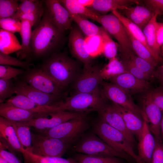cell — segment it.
Returning <instances> with one entry per match:
<instances>
[{"label":"cell","mask_w":163,"mask_h":163,"mask_svg":"<svg viewBox=\"0 0 163 163\" xmlns=\"http://www.w3.org/2000/svg\"><path fill=\"white\" fill-rule=\"evenodd\" d=\"M32 147L30 152L44 157H62L70 145L62 140L31 132Z\"/></svg>","instance_id":"ba28073f"},{"label":"cell","mask_w":163,"mask_h":163,"mask_svg":"<svg viewBox=\"0 0 163 163\" xmlns=\"http://www.w3.org/2000/svg\"><path fill=\"white\" fill-rule=\"evenodd\" d=\"M11 121L22 149L24 152H30L32 147V140L30 127L20 122Z\"/></svg>","instance_id":"4dcf8cb0"},{"label":"cell","mask_w":163,"mask_h":163,"mask_svg":"<svg viewBox=\"0 0 163 163\" xmlns=\"http://www.w3.org/2000/svg\"><path fill=\"white\" fill-rule=\"evenodd\" d=\"M68 46L71 54L83 63L84 68L91 66V57L86 50L85 37L77 27H72L70 29Z\"/></svg>","instance_id":"e0dca14e"},{"label":"cell","mask_w":163,"mask_h":163,"mask_svg":"<svg viewBox=\"0 0 163 163\" xmlns=\"http://www.w3.org/2000/svg\"><path fill=\"white\" fill-rule=\"evenodd\" d=\"M94 133L114 149L124 152L133 157L137 163L142 161L135 153L134 147L121 132L100 118L93 125Z\"/></svg>","instance_id":"277c9868"},{"label":"cell","mask_w":163,"mask_h":163,"mask_svg":"<svg viewBox=\"0 0 163 163\" xmlns=\"http://www.w3.org/2000/svg\"><path fill=\"white\" fill-rule=\"evenodd\" d=\"M121 61L127 72L139 79L146 81H148L151 78L136 67L129 60L121 59Z\"/></svg>","instance_id":"f6af8a7d"},{"label":"cell","mask_w":163,"mask_h":163,"mask_svg":"<svg viewBox=\"0 0 163 163\" xmlns=\"http://www.w3.org/2000/svg\"><path fill=\"white\" fill-rule=\"evenodd\" d=\"M153 101L163 111V86H161L147 91Z\"/></svg>","instance_id":"c3c4849f"},{"label":"cell","mask_w":163,"mask_h":163,"mask_svg":"<svg viewBox=\"0 0 163 163\" xmlns=\"http://www.w3.org/2000/svg\"><path fill=\"white\" fill-rule=\"evenodd\" d=\"M142 130L138 136V155L144 163H152L153 153L155 145V139L151 132L147 120L143 119Z\"/></svg>","instance_id":"d6986e66"},{"label":"cell","mask_w":163,"mask_h":163,"mask_svg":"<svg viewBox=\"0 0 163 163\" xmlns=\"http://www.w3.org/2000/svg\"><path fill=\"white\" fill-rule=\"evenodd\" d=\"M0 115L8 120L17 122H27L35 118L31 112L6 102L0 104Z\"/></svg>","instance_id":"603a6c76"},{"label":"cell","mask_w":163,"mask_h":163,"mask_svg":"<svg viewBox=\"0 0 163 163\" xmlns=\"http://www.w3.org/2000/svg\"><path fill=\"white\" fill-rule=\"evenodd\" d=\"M22 154L26 163H78L74 158L44 157L27 151Z\"/></svg>","instance_id":"d6a6232c"},{"label":"cell","mask_w":163,"mask_h":163,"mask_svg":"<svg viewBox=\"0 0 163 163\" xmlns=\"http://www.w3.org/2000/svg\"><path fill=\"white\" fill-rule=\"evenodd\" d=\"M59 1L70 14L80 15L95 21L99 15L82 5L77 0H61Z\"/></svg>","instance_id":"f546056e"},{"label":"cell","mask_w":163,"mask_h":163,"mask_svg":"<svg viewBox=\"0 0 163 163\" xmlns=\"http://www.w3.org/2000/svg\"><path fill=\"white\" fill-rule=\"evenodd\" d=\"M109 80L111 83L121 88L130 95L144 93L152 89L148 81L139 79L128 72L122 73Z\"/></svg>","instance_id":"ac0fdd59"},{"label":"cell","mask_w":163,"mask_h":163,"mask_svg":"<svg viewBox=\"0 0 163 163\" xmlns=\"http://www.w3.org/2000/svg\"><path fill=\"white\" fill-rule=\"evenodd\" d=\"M101 85L102 87V93L105 98L133 112L143 119L147 120L146 116L142 109L134 103L131 95L129 93L112 83L103 81Z\"/></svg>","instance_id":"8fae6325"},{"label":"cell","mask_w":163,"mask_h":163,"mask_svg":"<svg viewBox=\"0 0 163 163\" xmlns=\"http://www.w3.org/2000/svg\"><path fill=\"white\" fill-rule=\"evenodd\" d=\"M94 0H77L80 4L83 6L87 8L90 7L92 5Z\"/></svg>","instance_id":"11a10c76"},{"label":"cell","mask_w":163,"mask_h":163,"mask_svg":"<svg viewBox=\"0 0 163 163\" xmlns=\"http://www.w3.org/2000/svg\"><path fill=\"white\" fill-rule=\"evenodd\" d=\"M145 6L158 15L163 16V0H145Z\"/></svg>","instance_id":"681fc988"},{"label":"cell","mask_w":163,"mask_h":163,"mask_svg":"<svg viewBox=\"0 0 163 163\" xmlns=\"http://www.w3.org/2000/svg\"><path fill=\"white\" fill-rule=\"evenodd\" d=\"M43 2L50 19L56 27L63 33L70 30L72 20L69 11L59 0H45Z\"/></svg>","instance_id":"9a60e30c"},{"label":"cell","mask_w":163,"mask_h":163,"mask_svg":"<svg viewBox=\"0 0 163 163\" xmlns=\"http://www.w3.org/2000/svg\"><path fill=\"white\" fill-rule=\"evenodd\" d=\"M141 163H144L143 162H141Z\"/></svg>","instance_id":"91938a15"},{"label":"cell","mask_w":163,"mask_h":163,"mask_svg":"<svg viewBox=\"0 0 163 163\" xmlns=\"http://www.w3.org/2000/svg\"><path fill=\"white\" fill-rule=\"evenodd\" d=\"M14 84L16 94L23 95L41 106L58 107L66 97L65 93L60 95L45 93L33 88L23 81H17Z\"/></svg>","instance_id":"9c48e42d"},{"label":"cell","mask_w":163,"mask_h":163,"mask_svg":"<svg viewBox=\"0 0 163 163\" xmlns=\"http://www.w3.org/2000/svg\"><path fill=\"white\" fill-rule=\"evenodd\" d=\"M82 137L73 149L79 153L115 157L125 160L129 163L135 160L126 153L118 151L110 147L95 133L89 134Z\"/></svg>","instance_id":"5b68a950"},{"label":"cell","mask_w":163,"mask_h":163,"mask_svg":"<svg viewBox=\"0 0 163 163\" xmlns=\"http://www.w3.org/2000/svg\"><path fill=\"white\" fill-rule=\"evenodd\" d=\"M154 76L157 79L161 86H163V64L155 69Z\"/></svg>","instance_id":"db71d44e"},{"label":"cell","mask_w":163,"mask_h":163,"mask_svg":"<svg viewBox=\"0 0 163 163\" xmlns=\"http://www.w3.org/2000/svg\"><path fill=\"white\" fill-rule=\"evenodd\" d=\"M75 159L78 163H125L123 159L111 156L89 155L79 153Z\"/></svg>","instance_id":"e575fe53"},{"label":"cell","mask_w":163,"mask_h":163,"mask_svg":"<svg viewBox=\"0 0 163 163\" xmlns=\"http://www.w3.org/2000/svg\"><path fill=\"white\" fill-rule=\"evenodd\" d=\"M125 29L136 55L146 60L155 67H156L158 63L149 50L142 43L134 38Z\"/></svg>","instance_id":"d590c367"},{"label":"cell","mask_w":163,"mask_h":163,"mask_svg":"<svg viewBox=\"0 0 163 163\" xmlns=\"http://www.w3.org/2000/svg\"><path fill=\"white\" fill-rule=\"evenodd\" d=\"M85 116L84 113L60 111L28 121L20 123L30 127H33L41 133L71 120L85 117Z\"/></svg>","instance_id":"30bf717a"},{"label":"cell","mask_w":163,"mask_h":163,"mask_svg":"<svg viewBox=\"0 0 163 163\" xmlns=\"http://www.w3.org/2000/svg\"><path fill=\"white\" fill-rule=\"evenodd\" d=\"M141 98V108L146 115L150 130L155 140L162 143L160 124L162 111L153 101L147 91Z\"/></svg>","instance_id":"5bb4252c"},{"label":"cell","mask_w":163,"mask_h":163,"mask_svg":"<svg viewBox=\"0 0 163 163\" xmlns=\"http://www.w3.org/2000/svg\"><path fill=\"white\" fill-rule=\"evenodd\" d=\"M141 1L137 0H94L91 6L88 8L98 14H106L114 10H123L131 5H139Z\"/></svg>","instance_id":"44dd1931"},{"label":"cell","mask_w":163,"mask_h":163,"mask_svg":"<svg viewBox=\"0 0 163 163\" xmlns=\"http://www.w3.org/2000/svg\"><path fill=\"white\" fill-rule=\"evenodd\" d=\"M158 16L157 14L154 13L152 18L142 31L152 56L158 63H162L163 59L157 52L155 46V31Z\"/></svg>","instance_id":"4316f807"},{"label":"cell","mask_w":163,"mask_h":163,"mask_svg":"<svg viewBox=\"0 0 163 163\" xmlns=\"http://www.w3.org/2000/svg\"><path fill=\"white\" fill-rule=\"evenodd\" d=\"M122 14L142 30L152 18L154 12L145 6L130 7L121 10Z\"/></svg>","instance_id":"7402d4cb"},{"label":"cell","mask_w":163,"mask_h":163,"mask_svg":"<svg viewBox=\"0 0 163 163\" xmlns=\"http://www.w3.org/2000/svg\"><path fill=\"white\" fill-rule=\"evenodd\" d=\"M21 26V21L12 17L0 19V29L12 33H20Z\"/></svg>","instance_id":"ee69618b"},{"label":"cell","mask_w":163,"mask_h":163,"mask_svg":"<svg viewBox=\"0 0 163 163\" xmlns=\"http://www.w3.org/2000/svg\"><path fill=\"white\" fill-rule=\"evenodd\" d=\"M6 102L33 113L35 118L43 117L53 112L58 111L57 108L40 105L27 97L16 94L8 99Z\"/></svg>","instance_id":"ffe728a7"},{"label":"cell","mask_w":163,"mask_h":163,"mask_svg":"<svg viewBox=\"0 0 163 163\" xmlns=\"http://www.w3.org/2000/svg\"><path fill=\"white\" fill-rule=\"evenodd\" d=\"M0 163H9L5 159L0 157Z\"/></svg>","instance_id":"6f0895ef"},{"label":"cell","mask_w":163,"mask_h":163,"mask_svg":"<svg viewBox=\"0 0 163 163\" xmlns=\"http://www.w3.org/2000/svg\"><path fill=\"white\" fill-rule=\"evenodd\" d=\"M21 44L14 34L0 29V52L9 54L20 50Z\"/></svg>","instance_id":"83f0119b"},{"label":"cell","mask_w":163,"mask_h":163,"mask_svg":"<svg viewBox=\"0 0 163 163\" xmlns=\"http://www.w3.org/2000/svg\"><path fill=\"white\" fill-rule=\"evenodd\" d=\"M101 34L103 41L102 53L109 59L116 57L118 46V45L113 40L108 33L103 27Z\"/></svg>","instance_id":"f35d334b"},{"label":"cell","mask_w":163,"mask_h":163,"mask_svg":"<svg viewBox=\"0 0 163 163\" xmlns=\"http://www.w3.org/2000/svg\"><path fill=\"white\" fill-rule=\"evenodd\" d=\"M96 21L117 41L121 59H129L136 54L125 27L116 16L112 13L99 15Z\"/></svg>","instance_id":"8992f818"},{"label":"cell","mask_w":163,"mask_h":163,"mask_svg":"<svg viewBox=\"0 0 163 163\" xmlns=\"http://www.w3.org/2000/svg\"><path fill=\"white\" fill-rule=\"evenodd\" d=\"M111 12L112 14L119 19L126 30L134 38L142 43L152 55V52L147 44L142 30L120 13L118 10H114Z\"/></svg>","instance_id":"f1b7e54d"},{"label":"cell","mask_w":163,"mask_h":163,"mask_svg":"<svg viewBox=\"0 0 163 163\" xmlns=\"http://www.w3.org/2000/svg\"><path fill=\"white\" fill-rule=\"evenodd\" d=\"M163 45V23L157 22L155 31V46L160 55V48Z\"/></svg>","instance_id":"f907efd6"},{"label":"cell","mask_w":163,"mask_h":163,"mask_svg":"<svg viewBox=\"0 0 163 163\" xmlns=\"http://www.w3.org/2000/svg\"><path fill=\"white\" fill-rule=\"evenodd\" d=\"M160 131L162 143L163 145V111L160 124Z\"/></svg>","instance_id":"9f6ffc18"},{"label":"cell","mask_w":163,"mask_h":163,"mask_svg":"<svg viewBox=\"0 0 163 163\" xmlns=\"http://www.w3.org/2000/svg\"><path fill=\"white\" fill-rule=\"evenodd\" d=\"M19 5L17 0H0V19L12 17Z\"/></svg>","instance_id":"ab89813d"},{"label":"cell","mask_w":163,"mask_h":163,"mask_svg":"<svg viewBox=\"0 0 163 163\" xmlns=\"http://www.w3.org/2000/svg\"><path fill=\"white\" fill-rule=\"evenodd\" d=\"M0 138L5 141L13 150L24 152L19 142L15 130L11 121L0 117Z\"/></svg>","instance_id":"cb8c5ba5"},{"label":"cell","mask_w":163,"mask_h":163,"mask_svg":"<svg viewBox=\"0 0 163 163\" xmlns=\"http://www.w3.org/2000/svg\"><path fill=\"white\" fill-rule=\"evenodd\" d=\"M40 68L64 88L79 74L78 64L64 52L52 53L45 59Z\"/></svg>","instance_id":"7a4b0ae2"},{"label":"cell","mask_w":163,"mask_h":163,"mask_svg":"<svg viewBox=\"0 0 163 163\" xmlns=\"http://www.w3.org/2000/svg\"><path fill=\"white\" fill-rule=\"evenodd\" d=\"M127 72L121 61L116 57L109 59L108 63L101 69L103 79H109L122 73Z\"/></svg>","instance_id":"836d02e7"},{"label":"cell","mask_w":163,"mask_h":163,"mask_svg":"<svg viewBox=\"0 0 163 163\" xmlns=\"http://www.w3.org/2000/svg\"><path fill=\"white\" fill-rule=\"evenodd\" d=\"M85 42L86 50L91 58L96 57L102 53L103 41L101 33L91 36L85 37Z\"/></svg>","instance_id":"8d00e7d4"},{"label":"cell","mask_w":163,"mask_h":163,"mask_svg":"<svg viewBox=\"0 0 163 163\" xmlns=\"http://www.w3.org/2000/svg\"><path fill=\"white\" fill-rule=\"evenodd\" d=\"M152 163H163V145L162 143L156 141L152 155Z\"/></svg>","instance_id":"816d5d0a"},{"label":"cell","mask_w":163,"mask_h":163,"mask_svg":"<svg viewBox=\"0 0 163 163\" xmlns=\"http://www.w3.org/2000/svg\"><path fill=\"white\" fill-rule=\"evenodd\" d=\"M129 60L136 67L151 78L154 76L155 67L146 60L136 54L132 56Z\"/></svg>","instance_id":"b9f144b4"},{"label":"cell","mask_w":163,"mask_h":163,"mask_svg":"<svg viewBox=\"0 0 163 163\" xmlns=\"http://www.w3.org/2000/svg\"><path fill=\"white\" fill-rule=\"evenodd\" d=\"M43 14L28 13L21 14H14L12 18L18 19L21 21L26 20L30 22L33 27H36L40 23Z\"/></svg>","instance_id":"7dc6e473"},{"label":"cell","mask_w":163,"mask_h":163,"mask_svg":"<svg viewBox=\"0 0 163 163\" xmlns=\"http://www.w3.org/2000/svg\"><path fill=\"white\" fill-rule=\"evenodd\" d=\"M23 78V81L31 87L43 92L56 95L65 93L64 88L46 75L40 68L27 70Z\"/></svg>","instance_id":"7c38bea8"},{"label":"cell","mask_w":163,"mask_h":163,"mask_svg":"<svg viewBox=\"0 0 163 163\" xmlns=\"http://www.w3.org/2000/svg\"><path fill=\"white\" fill-rule=\"evenodd\" d=\"M24 73V71L8 65H0V78L11 79Z\"/></svg>","instance_id":"bcb514c9"},{"label":"cell","mask_w":163,"mask_h":163,"mask_svg":"<svg viewBox=\"0 0 163 163\" xmlns=\"http://www.w3.org/2000/svg\"><path fill=\"white\" fill-rule=\"evenodd\" d=\"M97 112L100 119L122 132L134 147L136 142L134 135L127 129L122 117L111 104L106 103Z\"/></svg>","instance_id":"2e32d148"},{"label":"cell","mask_w":163,"mask_h":163,"mask_svg":"<svg viewBox=\"0 0 163 163\" xmlns=\"http://www.w3.org/2000/svg\"><path fill=\"white\" fill-rule=\"evenodd\" d=\"M101 69L98 66L91 65L84 68V72L73 82V87L76 92H91L98 89L103 80Z\"/></svg>","instance_id":"4fadbf2b"},{"label":"cell","mask_w":163,"mask_h":163,"mask_svg":"<svg viewBox=\"0 0 163 163\" xmlns=\"http://www.w3.org/2000/svg\"><path fill=\"white\" fill-rule=\"evenodd\" d=\"M160 52H161L162 55L163 56V45L161 46L160 48Z\"/></svg>","instance_id":"680465c9"},{"label":"cell","mask_w":163,"mask_h":163,"mask_svg":"<svg viewBox=\"0 0 163 163\" xmlns=\"http://www.w3.org/2000/svg\"><path fill=\"white\" fill-rule=\"evenodd\" d=\"M0 65L18 66L27 70L30 69V67L32 65L27 61H23L12 56L9 54L1 52H0Z\"/></svg>","instance_id":"60d3db41"},{"label":"cell","mask_w":163,"mask_h":163,"mask_svg":"<svg viewBox=\"0 0 163 163\" xmlns=\"http://www.w3.org/2000/svg\"><path fill=\"white\" fill-rule=\"evenodd\" d=\"M70 15L72 20L76 23L79 29L86 37L101 33L103 28L102 26H97L81 15L77 14H70Z\"/></svg>","instance_id":"1f68e13d"},{"label":"cell","mask_w":163,"mask_h":163,"mask_svg":"<svg viewBox=\"0 0 163 163\" xmlns=\"http://www.w3.org/2000/svg\"><path fill=\"white\" fill-rule=\"evenodd\" d=\"M63 34L53 24L46 9L40 23L32 31L30 47L32 56L40 58L53 53L64 41Z\"/></svg>","instance_id":"6da1fadb"},{"label":"cell","mask_w":163,"mask_h":163,"mask_svg":"<svg viewBox=\"0 0 163 163\" xmlns=\"http://www.w3.org/2000/svg\"><path fill=\"white\" fill-rule=\"evenodd\" d=\"M0 157L9 163H21L19 159L13 154L2 149H0Z\"/></svg>","instance_id":"f5cc1de1"},{"label":"cell","mask_w":163,"mask_h":163,"mask_svg":"<svg viewBox=\"0 0 163 163\" xmlns=\"http://www.w3.org/2000/svg\"><path fill=\"white\" fill-rule=\"evenodd\" d=\"M43 1L38 0H21L16 14L28 13H43L44 12L43 7Z\"/></svg>","instance_id":"74e56055"},{"label":"cell","mask_w":163,"mask_h":163,"mask_svg":"<svg viewBox=\"0 0 163 163\" xmlns=\"http://www.w3.org/2000/svg\"><path fill=\"white\" fill-rule=\"evenodd\" d=\"M113 107L122 117L124 123L129 131L138 137L143 128V119L133 112L112 102Z\"/></svg>","instance_id":"d4e9b609"},{"label":"cell","mask_w":163,"mask_h":163,"mask_svg":"<svg viewBox=\"0 0 163 163\" xmlns=\"http://www.w3.org/2000/svg\"><path fill=\"white\" fill-rule=\"evenodd\" d=\"M21 26L19 33L21 39V48L16 53L17 57L22 60L30 59L32 56L30 47V40L32 34V27L31 23L28 21H21Z\"/></svg>","instance_id":"484cf974"},{"label":"cell","mask_w":163,"mask_h":163,"mask_svg":"<svg viewBox=\"0 0 163 163\" xmlns=\"http://www.w3.org/2000/svg\"><path fill=\"white\" fill-rule=\"evenodd\" d=\"M88 126L85 117H83L71 120L40 133L60 139L70 145L82 137Z\"/></svg>","instance_id":"52a82bcc"},{"label":"cell","mask_w":163,"mask_h":163,"mask_svg":"<svg viewBox=\"0 0 163 163\" xmlns=\"http://www.w3.org/2000/svg\"><path fill=\"white\" fill-rule=\"evenodd\" d=\"M15 93V84L11 79L0 78V103H3L8 98H10Z\"/></svg>","instance_id":"7bdbcfd3"},{"label":"cell","mask_w":163,"mask_h":163,"mask_svg":"<svg viewBox=\"0 0 163 163\" xmlns=\"http://www.w3.org/2000/svg\"><path fill=\"white\" fill-rule=\"evenodd\" d=\"M105 97L99 88L91 92H77L66 97L63 103L57 108L58 111H68L84 113L97 112L106 103Z\"/></svg>","instance_id":"3957f363"}]
</instances>
